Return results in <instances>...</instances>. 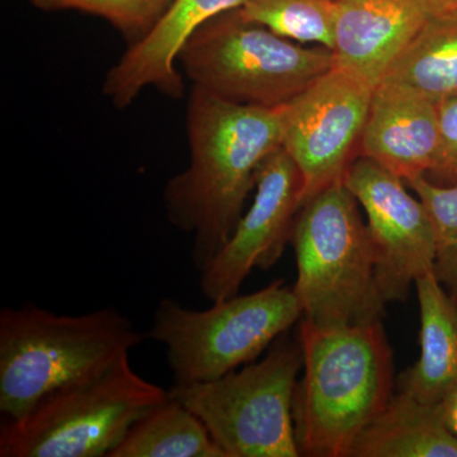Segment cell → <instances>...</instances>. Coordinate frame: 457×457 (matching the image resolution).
Here are the masks:
<instances>
[{"label": "cell", "instance_id": "cell-1", "mask_svg": "<svg viewBox=\"0 0 457 457\" xmlns=\"http://www.w3.org/2000/svg\"><path fill=\"white\" fill-rule=\"evenodd\" d=\"M187 134L189 165L165 186L164 204L171 224L194 237L201 272L242 218L261 164L282 146L281 113L192 87Z\"/></svg>", "mask_w": 457, "mask_h": 457}, {"label": "cell", "instance_id": "cell-2", "mask_svg": "<svg viewBox=\"0 0 457 457\" xmlns=\"http://www.w3.org/2000/svg\"><path fill=\"white\" fill-rule=\"evenodd\" d=\"M303 376L295 387L302 456L350 457L395 393L393 350L383 320L323 328L300 319Z\"/></svg>", "mask_w": 457, "mask_h": 457}, {"label": "cell", "instance_id": "cell-3", "mask_svg": "<svg viewBox=\"0 0 457 457\" xmlns=\"http://www.w3.org/2000/svg\"><path fill=\"white\" fill-rule=\"evenodd\" d=\"M143 342L117 309L59 315L32 303L0 312V411L27 413L49 394L112 368Z\"/></svg>", "mask_w": 457, "mask_h": 457}, {"label": "cell", "instance_id": "cell-4", "mask_svg": "<svg viewBox=\"0 0 457 457\" xmlns=\"http://www.w3.org/2000/svg\"><path fill=\"white\" fill-rule=\"evenodd\" d=\"M360 204L343 180L319 192L295 218L294 293L303 317L317 327L383 320L386 305L375 284V261Z\"/></svg>", "mask_w": 457, "mask_h": 457}, {"label": "cell", "instance_id": "cell-5", "mask_svg": "<svg viewBox=\"0 0 457 457\" xmlns=\"http://www.w3.org/2000/svg\"><path fill=\"white\" fill-rule=\"evenodd\" d=\"M168 396L123 357L89 380L49 394L22 416L3 420L0 456L107 457Z\"/></svg>", "mask_w": 457, "mask_h": 457}, {"label": "cell", "instance_id": "cell-6", "mask_svg": "<svg viewBox=\"0 0 457 457\" xmlns=\"http://www.w3.org/2000/svg\"><path fill=\"white\" fill-rule=\"evenodd\" d=\"M179 62L196 88L267 108L284 106L336 65L332 50L303 47L245 21L237 9L201 26Z\"/></svg>", "mask_w": 457, "mask_h": 457}, {"label": "cell", "instance_id": "cell-7", "mask_svg": "<svg viewBox=\"0 0 457 457\" xmlns=\"http://www.w3.org/2000/svg\"><path fill=\"white\" fill-rule=\"evenodd\" d=\"M302 317L294 288L276 279L204 311L163 299L147 336L164 345L174 385L200 384L254 362Z\"/></svg>", "mask_w": 457, "mask_h": 457}, {"label": "cell", "instance_id": "cell-8", "mask_svg": "<svg viewBox=\"0 0 457 457\" xmlns=\"http://www.w3.org/2000/svg\"><path fill=\"white\" fill-rule=\"evenodd\" d=\"M302 371L300 343L285 333L263 359L206 383L174 385L170 395L203 420L227 457H299L293 403Z\"/></svg>", "mask_w": 457, "mask_h": 457}, {"label": "cell", "instance_id": "cell-9", "mask_svg": "<svg viewBox=\"0 0 457 457\" xmlns=\"http://www.w3.org/2000/svg\"><path fill=\"white\" fill-rule=\"evenodd\" d=\"M374 89L335 65L279 107L282 147L302 173V206L343 180L368 121Z\"/></svg>", "mask_w": 457, "mask_h": 457}, {"label": "cell", "instance_id": "cell-10", "mask_svg": "<svg viewBox=\"0 0 457 457\" xmlns=\"http://www.w3.org/2000/svg\"><path fill=\"white\" fill-rule=\"evenodd\" d=\"M343 183L368 219L378 297L387 305L408 299L411 286L435 267L429 213L407 183L366 156L352 162Z\"/></svg>", "mask_w": 457, "mask_h": 457}, {"label": "cell", "instance_id": "cell-11", "mask_svg": "<svg viewBox=\"0 0 457 457\" xmlns=\"http://www.w3.org/2000/svg\"><path fill=\"white\" fill-rule=\"evenodd\" d=\"M251 207L243 213L220 251L200 272V287L216 303L239 294L252 270H270L290 242L302 209L303 179L284 147L267 156L255 180Z\"/></svg>", "mask_w": 457, "mask_h": 457}, {"label": "cell", "instance_id": "cell-12", "mask_svg": "<svg viewBox=\"0 0 457 457\" xmlns=\"http://www.w3.org/2000/svg\"><path fill=\"white\" fill-rule=\"evenodd\" d=\"M245 0H173L152 31L131 45L110 69L104 93L117 108L130 106L146 88L168 97L185 92L177 71L179 55L188 38L204 23L225 12L242 7Z\"/></svg>", "mask_w": 457, "mask_h": 457}, {"label": "cell", "instance_id": "cell-13", "mask_svg": "<svg viewBox=\"0 0 457 457\" xmlns=\"http://www.w3.org/2000/svg\"><path fill=\"white\" fill-rule=\"evenodd\" d=\"M360 144L362 156L404 182L429 176L441 152L437 104L393 84H378Z\"/></svg>", "mask_w": 457, "mask_h": 457}, {"label": "cell", "instance_id": "cell-14", "mask_svg": "<svg viewBox=\"0 0 457 457\" xmlns=\"http://www.w3.org/2000/svg\"><path fill=\"white\" fill-rule=\"evenodd\" d=\"M429 18L423 0H336V66L376 88Z\"/></svg>", "mask_w": 457, "mask_h": 457}, {"label": "cell", "instance_id": "cell-15", "mask_svg": "<svg viewBox=\"0 0 457 457\" xmlns=\"http://www.w3.org/2000/svg\"><path fill=\"white\" fill-rule=\"evenodd\" d=\"M420 353L399 376V392L436 405L457 380V303L429 272L417 279Z\"/></svg>", "mask_w": 457, "mask_h": 457}, {"label": "cell", "instance_id": "cell-16", "mask_svg": "<svg viewBox=\"0 0 457 457\" xmlns=\"http://www.w3.org/2000/svg\"><path fill=\"white\" fill-rule=\"evenodd\" d=\"M350 457H457V436L437 405L396 390L352 447Z\"/></svg>", "mask_w": 457, "mask_h": 457}, {"label": "cell", "instance_id": "cell-17", "mask_svg": "<svg viewBox=\"0 0 457 457\" xmlns=\"http://www.w3.org/2000/svg\"><path fill=\"white\" fill-rule=\"evenodd\" d=\"M380 83L393 84L437 104L457 97V20L429 18Z\"/></svg>", "mask_w": 457, "mask_h": 457}, {"label": "cell", "instance_id": "cell-18", "mask_svg": "<svg viewBox=\"0 0 457 457\" xmlns=\"http://www.w3.org/2000/svg\"><path fill=\"white\" fill-rule=\"evenodd\" d=\"M170 392V390H168ZM107 457H227L209 429L183 403L168 396L129 429Z\"/></svg>", "mask_w": 457, "mask_h": 457}, {"label": "cell", "instance_id": "cell-19", "mask_svg": "<svg viewBox=\"0 0 457 457\" xmlns=\"http://www.w3.org/2000/svg\"><path fill=\"white\" fill-rule=\"evenodd\" d=\"M237 11L287 40L335 46L336 0H245Z\"/></svg>", "mask_w": 457, "mask_h": 457}, {"label": "cell", "instance_id": "cell-20", "mask_svg": "<svg viewBox=\"0 0 457 457\" xmlns=\"http://www.w3.org/2000/svg\"><path fill=\"white\" fill-rule=\"evenodd\" d=\"M405 183L425 204L431 218L436 246L433 273L451 296L457 297V182L437 185L418 176Z\"/></svg>", "mask_w": 457, "mask_h": 457}, {"label": "cell", "instance_id": "cell-21", "mask_svg": "<svg viewBox=\"0 0 457 457\" xmlns=\"http://www.w3.org/2000/svg\"><path fill=\"white\" fill-rule=\"evenodd\" d=\"M42 9H73L104 18L137 44L152 31L173 0H29Z\"/></svg>", "mask_w": 457, "mask_h": 457}, {"label": "cell", "instance_id": "cell-22", "mask_svg": "<svg viewBox=\"0 0 457 457\" xmlns=\"http://www.w3.org/2000/svg\"><path fill=\"white\" fill-rule=\"evenodd\" d=\"M440 117L441 152L437 165L427 179L437 185L457 182V97L437 104Z\"/></svg>", "mask_w": 457, "mask_h": 457}, {"label": "cell", "instance_id": "cell-23", "mask_svg": "<svg viewBox=\"0 0 457 457\" xmlns=\"http://www.w3.org/2000/svg\"><path fill=\"white\" fill-rule=\"evenodd\" d=\"M436 405H437L438 413H440L445 425L449 427L453 435L457 436V380L450 387L449 392L445 394L441 402Z\"/></svg>", "mask_w": 457, "mask_h": 457}, {"label": "cell", "instance_id": "cell-24", "mask_svg": "<svg viewBox=\"0 0 457 457\" xmlns=\"http://www.w3.org/2000/svg\"><path fill=\"white\" fill-rule=\"evenodd\" d=\"M431 18L457 20V0H423Z\"/></svg>", "mask_w": 457, "mask_h": 457}, {"label": "cell", "instance_id": "cell-25", "mask_svg": "<svg viewBox=\"0 0 457 457\" xmlns=\"http://www.w3.org/2000/svg\"><path fill=\"white\" fill-rule=\"evenodd\" d=\"M453 299H455V300H456V303H457V297H453Z\"/></svg>", "mask_w": 457, "mask_h": 457}]
</instances>
